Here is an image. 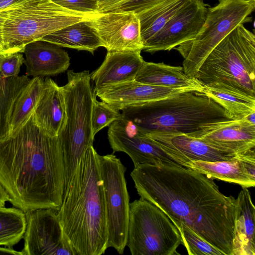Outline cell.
I'll return each mask as SVG.
<instances>
[{
  "label": "cell",
  "instance_id": "cell-23",
  "mask_svg": "<svg viewBox=\"0 0 255 255\" xmlns=\"http://www.w3.org/2000/svg\"><path fill=\"white\" fill-rule=\"evenodd\" d=\"M87 20L68 25L42 38L46 41L61 47L87 51L92 54L102 43Z\"/></svg>",
  "mask_w": 255,
  "mask_h": 255
},
{
  "label": "cell",
  "instance_id": "cell-17",
  "mask_svg": "<svg viewBox=\"0 0 255 255\" xmlns=\"http://www.w3.org/2000/svg\"><path fill=\"white\" fill-rule=\"evenodd\" d=\"M193 90L197 91L190 88L155 86L133 80L101 87L93 92L102 101L121 111L130 105L161 100Z\"/></svg>",
  "mask_w": 255,
  "mask_h": 255
},
{
  "label": "cell",
  "instance_id": "cell-1",
  "mask_svg": "<svg viewBox=\"0 0 255 255\" xmlns=\"http://www.w3.org/2000/svg\"><path fill=\"white\" fill-rule=\"evenodd\" d=\"M130 176L140 198L160 209L176 227L183 224L224 255H233L237 201L214 181L182 166L141 164Z\"/></svg>",
  "mask_w": 255,
  "mask_h": 255
},
{
  "label": "cell",
  "instance_id": "cell-35",
  "mask_svg": "<svg viewBox=\"0 0 255 255\" xmlns=\"http://www.w3.org/2000/svg\"><path fill=\"white\" fill-rule=\"evenodd\" d=\"M238 156L251 177L255 180V148L238 154Z\"/></svg>",
  "mask_w": 255,
  "mask_h": 255
},
{
  "label": "cell",
  "instance_id": "cell-28",
  "mask_svg": "<svg viewBox=\"0 0 255 255\" xmlns=\"http://www.w3.org/2000/svg\"><path fill=\"white\" fill-rule=\"evenodd\" d=\"M43 81L42 77H33L17 98L9 121V135L16 131L32 114L40 96Z\"/></svg>",
  "mask_w": 255,
  "mask_h": 255
},
{
  "label": "cell",
  "instance_id": "cell-34",
  "mask_svg": "<svg viewBox=\"0 0 255 255\" xmlns=\"http://www.w3.org/2000/svg\"><path fill=\"white\" fill-rule=\"evenodd\" d=\"M67 9L88 14L98 13L97 0H51Z\"/></svg>",
  "mask_w": 255,
  "mask_h": 255
},
{
  "label": "cell",
  "instance_id": "cell-8",
  "mask_svg": "<svg viewBox=\"0 0 255 255\" xmlns=\"http://www.w3.org/2000/svg\"><path fill=\"white\" fill-rule=\"evenodd\" d=\"M255 0H219L209 7L204 25L194 38L175 47L184 58L185 74L196 78L197 72L211 51L238 25L250 21Z\"/></svg>",
  "mask_w": 255,
  "mask_h": 255
},
{
  "label": "cell",
  "instance_id": "cell-33",
  "mask_svg": "<svg viewBox=\"0 0 255 255\" xmlns=\"http://www.w3.org/2000/svg\"><path fill=\"white\" fill-rule=\"evenodd\" d=\"M25 58L21 53L0 55V76L10 78L18 76Z\"/></svg>",
  "mask_w": 255,
  "mask_h": 255
},
{
  "label": "cell",
  "instance_id": "cell-41",
  "mask_svg": "<svg viewBox=\"0 0 255 255\" xmlns=\"http://www.w3.org/2000/svg\"></svg>",
  "mask_w": 255,
  "mask_h": 255
},
{
  "label": "cell",
  "instance_id": "cell-25",
  "mask_svg": "<svg viewBox=\"0 0 255 255\" xmlns=\"http://www.w3.org/2000/svg\"><path fill=\"white\" fill-rule=\"evenodd\" d=\"M189 0H164L136 14L143 46L156 35Z\"/></svg>",
  "mask_w": 255,
  "mask_h": 255
},
{
  "label": "cell",
  "instance_id": "cell-24",
  "mask_svg": "<svg viewBox=\"0 0 255 255\" xmlns=\"http://www.w3.org/2000/svg\"><path fill=\"white\" fill-rule=\"evenodd\" d=\"M190 167L209 178L236 183L243 188L255 187V180L248 174L238 154L230 160L215 162L191 161Z\"/></svg>",
  "mask_w": 255,
  "mask_h": 255
},
{
  "label": "cell",
  "instance_id": "cell-7",
  "mask_svg": "<svg viewBox=\"0 0 255 255\" xmlns=\"http://www.w3.org/2000/svg\"><path fill=\"white\" fill-rule=\"evenodd\" d=\"M6 10L0 55L23 53L28 43L95 14L68 9L51 0H29Z\"/></svg>",
  "mask_w": 255,
  "mask_h": 255
},
{
  "label": "cell",
  "instance_id": "cell-4",
  "mask_svg": "<svg viewBox=\"0 0 255 255\" xmlns=\"http://www.w3.org/2000/svg\"><path fill=\"white\" fill-rule=\"evenodd\" d=\"M144 133L154 131L189 134L205 125L233 120L204 93L188 91L161 100L136 104L121 110Z\"/></svg>",
  "mask_w": 255,
  "mask_h": 255
},
{
  "label": "cell",
  "instance_id": "cell-13",
  "mask_svg": "<svg viewBox=\"0 0 255 255\" xmlns=\"http://www.w3.org/2000/svg\"><path fill=\"white\" fill-rule=\"evenodd\" d=\"M209 8L203 0H189L143 46V50L151 53L169 51L193 39L202 28Z\"/></svg>",
  "mask_w": 255,
  "mask_h": 255
},
{
  "label": "cell",
  "instance_id": "cell-39",
  "mask_svg": "<svg viewBox=\"0 0 255 255\" xmlns=\"http://www.w3.org/2000/svg\"><path fill=\"white\" fill-rule=\"evenodd\" d=\"M105 0H97V2H98V4L101 3L102 2H103V1H104Z\"/></svg>",
  "mask_w": 255,
  "mask_h": 255
},
{
  "label": "cell",
  "instance_id": "cell-20",
  "mask_svg": "<svg viewBox=\"0 0 255 255\" xmlns=\"http://www.w3.org/2000/svg\"><path fill=\"white\" fill-rule=\"evenodd\" d=\"M26 75L33 77L51 76L66 71L70 65L67 51L55 44L37 40L27 44L23 51Z\"/></svg>",
  "mask_w": 255,
  "mask_h": 255
},
{
  "label": "cell",
  "instance_id": "cell-15",
  "mask_svg": "<svg viewBox=\"0 0 255 255\" xmlns=\"http://www.w3.org/2000/svg\"><path fill=\"white\" fill-rule=\"evenodd\" d=\"M255 112L242 119L210 123L186 134L218 149L236 154L255 147Z\"/></svg>",
  "mask_w": 255,
  "mask_h": 255
},
{
  "label": "cell",
  "instance_id": "cell-2",
  "mask_svg": "<svg viewBox=\"0 0 255 255\" xmlns=\"http://www.w3.org/2000/svg\"><path fill=\"white\" fill-rule=\"evenodd\" d=\"M0 184L8 202L24 212L61 207L65 174L59 138L44 131L33 113L16 131L0 140Z\"/></svg>",
  "mask_w": 255,
  "mask_h": 255
},
{
  "label": "cell",
  "instance_id": "cell-31",
  "mask_svg": "<svg viewBox=\"0 0 255 255\" xmlns=\"http://www.w3.org/2000/svg\"><path fill=\"white\" fill-rule=\"evenodd\" d=\"M96 97L95 94L92 112V129L94 137L100 130L123 117L120 110L103 101H98Z\"/></svg>",
  "mask_w": 255,
  "mask_h": 255
},
{
  "label": "cell",
  "instance_id": "cell-18",
  "mask_svg": "<svg viewBox=\"0 0 255 255\" xmlns=\"http://www.w3.org/2000/svg\"><path fill=\"white\" fill-rule=\"evenodd\" d=\"M33 115L36 124L50 136H58L64 126L66 108L62 87L50 78L44 80Z\"/></svg>",
  "mask_w": 255,
  "mask_h": 255
},
{
  "label": "cell",
  "instance_id": "cell-10",
  "mask_svg": "<svg viewBox=\"0 0 255 255\" xmlns=\"http://www.w3.org/2000/svg\"><path fill=\"white\" fill-rule=\"evenodd\" d=\"M108 230V248L123 254L127 244L129 197L125 178L126 167L113 153L99 154Z\"/></svg>",
  "mask_w": 255,
  "mask_h": 255
},
{
  "label": "cell",
  "instance_id": "cell-5",
  "mask_svg": "<svg viewBox=\"0 0 255 255\" xmlns=\"http://www.w3.org/2000/svg\"><path fill=\"white\" fill-rule=\"evenodd\" d=\"M196 78L203 85L255 98V35L238 25L211 51Z\"/></svg>",
  "mask_w": 255,
  "mask_h": 255
},
{
  "label": "cell",
  "instance_id": "cell-19",
  "mask_svg": "<svg viewBox=\"0 0 255 255\" xmlns=\"http://www.w3.org/2000/svg\"><path fill=\"white\" fill-rule=\"evenodd\" d=\"M141 51H107L102 64L90 74L94 90L134 80L144 61Z\"/></svg>",
  "mask_w": 255,
  "mask_h": 255
},
{
  "label": "cell",
  "instance_id": "cell-14",
  "mask_svg": "<svg viewBox=\"0 0 255 255\" xmlns=\"http://www.w3.org/2000/svg\"><path fill=\"white\" fill-rule=\"evenodd\" d=\"M86 22L107 51L143 50L139 21L134 13H98Z\"/></svg>",
  "mask_w": 255,
  "mask_h": 255
},
{
  "label": "cell",
  "instance_id": "cell-16",
  "mask_svg": "<svg viewBox=\"0 0 255 255\" xmlns=\"http://www.w3.org/2000/svg\"><path fill=\"white\" fill-rule=\"evenodd\" d=\"M146 134L182 166L189 168L191 161L230 160L237 154L216 148L196 137L180 132L154 131Z\"/></svg>",
  "mask_w": 255,
  "mask_h": 255
},
{
  "label": "cell",
  "instance_id": "cell-9",
  "mask_svg": "<svg viewBox=\"0 0 255 255\" xmlns=\"http://www.w3.org/2000/svg\"><path fill=\"white\" fill-rule=\"evenodd\" d=\"M180 233L158 207L140 198L129 203L126 246L132 255H176Z\"/></svg>",
  "mask_w": 255,
  "mask_h": 255
},
{
  "label": "cell",
  "instance_id": "cell-12",
  "mask_svg": "<svg viewBox=\"0 0 255 255\" xmlns=\"http://www.w3.org/2000/svg\"><path fill=\"white\" fill-rule=\"evenodd\" d=\"M108 138L113 151L127 154L132 160L134 167L141 164L159 163L181 166L131 120L124 117L110 125Z\"/></svg>",
  "mask_w": 255,
  "mask_h": 255
},
{
  "label": "cell",
  "instance_id": "cell-36",
  "mask_svg": "<svg viewBox=\"0 0 255 255\" xmlns=\"http://www.w3.org/2000/svg\"><path fill=\"white\" fill-rule=\"evenodd\" d=\"M29 0H0V12Z\"/></svg>",
  "mask_w": 255,
  "mask_h": 255
},
{
  "label": "cell",
  "instance_id": "cell-32",
  "mask_svg": "<svg viewBox=\"0 0 255 255\" xmlns=\"http://www.w3.org/2000/svg\"><path fill=\"white\" fill-rule=\"evenodd\" d=\"M164 0H121L101 13L131 12L137 14Z\"/></svg>",
  "mask_w": 255,
  "mask_h": 255
},
{
  "label": "cell",
  "instance_id": "cell-29",
  "mask_svg": "<svg viewBox=\"0 0 255 255\" xmlns=\"http://www.w3.org/2000/svg\"><path fill=\"white\" fill-rule=\"evenodd\" d=\"M25 213L17 208H0V246L11 248L23 238Z\"/></svg>",
  "mask_w": 255,
  "mask_h": 255
},
{
  "label": "cell",
  "instance_id": "cell-3",
  "mask_svg": "<svg viewBox=\"0 0 255 255\" xmlns=\"http://www.w3.org/2000/svg\"><path fill=\"white\" fill-rule=\"evenodd\" d=\"M99 154L93 146L81 158L58 210L76 255H101L108 249V230Z\"/></svg>",
  "mask_w": 255,
  "mask_h": 255
},
{
  "label": "cell",
  "instance_id": "cell-40",
  "mask_svg": "<svg viewBox=\"0 0 255 255\" xmlns=\"http://www.w3.org/2000/svg\"><path fill=\"white\" fill-rule=\"evenodd\" d=\"M1 51H2V46L0 44V55L1 54Z\"/></svg>",
  "mask_w": 255,
  "mask_h": 255
},
{
  "label": "cell",
  "instance_id": "cell-37",
  "mask_svg": "<svg viewBox=\"0 0 255 255\" xmlns=\"http://www.w3.org/2000/svg\"><path fill=\"white\" fill-rule=\"evenodd\" d=\"M6 14V10L0 12V44L1 45L3 42V29Z\"/></svg>",
  "mask_w": 255,
  "mask_h": 255
},
{
  "label": "cell",
  "instance_id": "cell-27",
  "mask_svg": "<svg viewBox=\"0 0 255 255\" xmlns=\"http://www.w3.org/2000/svg\"><path fill=\"white\" fill-rule=\"evenodd\" d=\"M31 79L27 75L0 76V140L9 135V121L15 102Z\"/></svg>",
  "mask_w": 255,
  "mask_h": 255
},
{
  "label": "cell",
  "instance_id": "cell-11",
  "mask_svg": "<svg viewBox=\"0 0 255 255\" xmlns=\"http://www.w3.org/2000/svg\"><path fill=\"white\" fill-rule=\"evenodd\" d=\"M24 213L26 225L22 255H76L58 210L41 208Z\"/></svg>",
  "mask_w": 255,
  "mask_h": 255
},
{
  "label": "cell",
  "instance_id": "cell-30",
  "mask_svg": "<svg viewBox=\"0 0 255 255\" xmlns=\"http://www.w3.org/2000/svg\"><path fill=\"white\" fill-rule=\"evenodd\" d=\"M182 243L189 255H224L219 250L202 239L183 224L176 226Z\"/></svg>",
  "mask_w": 255,
  "mask_h": 255
},
{
  "label": "cell",
  "instance_id": "cell-38",
  "mask_svg": "<svg viewBox=\"0 0 255 255\" xmlns=\"http://www.w3.org/2000/svg\"><path fill=\"white\" fill-rule=\"evenodd\" d=\"M9 200V197L4 189L0 184V208L3 207Z\"/></svg>",
  "mask_w": 255,
  "mask_h": 255
},
{
  "label": "cell",
  "instance_id": "cell-26",
  "mask_svg": "<svg viewBox=\"0 0 255 255\" xmlns=\"http://www.w3.org/2000/svg\"><path fill=\"white\" fill-rule=\"evenodd\" d=\"M203 86V93L222 107L232 119H242L255 112V97L224 88Z\"/></svg>",
  "mask_w": 255,
  "mask_h": 255
},
{
  "label": "cell",
  "instance_id": "cell-22",
  "mask_svg": "<svg viewBox=\"0 0 255 255\" xmlns=\"http://www.w3.org/2000/svg\"><path fill=\"white\" fill-rule=\"evenodd\" d=\"M236 201L233 255H255V208L248 188H243Z\"/></svg>",
  "mask_w": 255,
  "mask_h": 255
},
{
  "label": "cell",
  "instance_id": "cell-21",
  "mask_svg": "<svg viewBox=\"0 0 255 255\" xmlns=\"http://www.w3.org/2000/svg\"><path fill=\"white\" fill-rule=\"evenodd\" d=\"M136 81L155 86L190 88L203 93L204 86L196 78L185 73L183 67L144 61L135 78Z\"/></svg>",
  "mask_w": 255,
  "mask_h": 255
},
{
  "label": "cell",
  "instance_id": "cell-6",
  "mask_svg": "<svg viewBox=\"0 0 255 255\" xmlns=\"http://www.w3.org/2000/svg\"><path fill=\"white\" fill-rule=\"evenodd\" d=\"M67 83L62 87L66 120L58 135L62 153L65 189L75 173L79 162L93 146L92 112L95 96L88 70L79 72L68 70ZM65 191V190H64Z\"/></svg>",
  "mask_w": 255,
  "mask_h": 255
}]
</instances>
